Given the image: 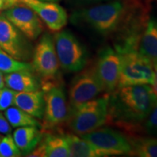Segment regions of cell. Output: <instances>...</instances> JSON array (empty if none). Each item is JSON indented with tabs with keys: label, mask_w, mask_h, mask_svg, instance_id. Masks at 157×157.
<instances>
[{
	"label": "cell",
	"mask_w": 157,
	"mask_h": 157,
	"mask_svg": "<svg viewBox=\"0 0 157 157\" xmlns=\"http://www.w3.org/2000/svg\"><path fill=\"white\" fill-rule=\"evenodd\" d=\"M22 70H33L31 63L20 61L0 49V71L7 74Z\"/></svg>",
	"instance_id": "obj_22"
},
{
	"label": "cell",
	"mask_w": 157,
	"mask_h": 157,
	"mask_svg": "<svg viewBox=\"0 0 157 157\" xmlns=\"http://www.w3.org/2000/svg\"><path fill=\"white\" fill-rule=\"evenodd\" d=\"M24 1H26V0H17V3H18V5H21V4H22Z\"/></svg>",
	"instance_id": "obj_32"
},
{
	"label": "cell",
	"mask_w": 157,
	"mask_h": 157,
	"mask_svg": "<svg viewBox=\"0 0 157 157\" xmlns=\"http://www.w3.org/2000/svg\"><path fill=\"white\" fill-rule=\"evenodd\" d=\"M82 1H84V2H101V1H103V0H82Z\"/></svg>",
	"instance_id": "obj_31"
},
{
	"label": "cell",
	"mask_w": 157,
	"mask_h": 157,
	"mask_svg": "<svg viewBox=\"0 0 157 157\" xmlns=\"http://www.w3.org/2000/svg\"><path fill=\"white\" fill-rule=\"evenodd\" d=\"M156 101L149 84L117 87L109 94L108 118L119 126L135 127L146 120Z\"/></svg>",
	"instance_id": "obj_1"
},
{
	"label": "cell",
	"mask_w": 157,
	"mask_h": 157,
	"mask_svg": "<svg viewBox=\"0 0 157 157\" xmlns=\"http://www.w3.org/2000/svg\"><path fill=\"white\" fill-rule=\"evenodd\" d=\"M67 142L71 156L73 157H100L99 153L90 143L75 134L64 135Z\"/></svg>",
	"instance_id": "obj_19"
},
{
	"label": "cell",
	"mask_w": 157,
	"mask_h": 157,
	"mask_svg": "<svg viewBox=\"0 0 157 157\" xmlns=\"http://www.w3.org/2000/svg\"><path fill=\"white\" fill-rule=\"evenodd\" d=\"M28 39L3 13H0V49L16 60L26 62L33 55Z\"/></svg>",
	"instance_id": "obj_8"
},
{
	"label": "cell",
	"mask_w": 157,
	"mask_h": 157,
	"mask_svg": "<svg viewBox=\"0 0 157 157\" xmlns=\"http://www.w3.org/2000/svg\"><path fill=\"white\" fill-rule=\"evenodd\" d=\"M2 137H3V136L1 135V133H0V141L2 140Z\"/></svg>",
	"instance_id": "obj_33"
},
{
	"label": "cell",
	"mask_w": 157,
	"mask_h": 157,
	"mask_svg": "<svg viewBox=\"0 0 157 157\" xmlns=\"http://www.w3.org/2000/svg\"><path fill=\"white\" fill-rule=\"evenodd\" d=\"M4 114L8 120L10 124L13 128L34 126L42 128V124L37 120L36 118L19 109L18 107L13 105L5 111Z\"/></svg>",
	"instance_id": "obj_20"
},
{
	"label": "cell",
	"mask_w": 157,
	"mask_h": 157,
	"mask_svg": "<svg viewBox=\"0 0 157 157\" xmlns=\"http://www.w3.org/2000/svg\"><path fill=\"white\" fill-rule=\"evenodd\" d=\"M109 93L96 98L68 111V125L72 132L82 135L99 128L106 122Z\"/></svg>",
	"instance_id": "obj_3"
},
{
	"label": "cell",
	"mask_w": 157,
	"mask_h": 157,
	"mask_svg": "<svg viewBox=\"0 0 157 157\" xmlns=\"http://www.w3.org/2000/svg\"><path fill=\"white\" fill-rule=\"evenodd\" d=\"M145 127L149 135L157 137V101L147 117Z\"/></svg>",
	"instance_id": "obj_25"
},
{
	"label": "cell",
	"mask_w": 157,
	"mask_h": 157,
	"mask_svg": "<svg viewBox=\"0 0 157 157\" xmlns=\"http://www.w3.org/2000/svg\"><path fill=\"white\" fill-rule=\"evenodd\" d=\"M99 153L101 156L132 154L129 140L112 128H98L92 132L80 135Z\"/></svg>",
	"instance_id": "obj_7"
},
{
	"label": "cell",
	"mask_w": 157,
	"mask_h": 157,
	"mask_svg": "<svg viewBox=\"0 0 157 157\" xmlns=\"http://www.w3.org/2000/svg\"><path fill=\"white\" fill-rule=\"evenodd\" d=\"M123 12V4L117 0L76 11L71 17V21L74 24L86 25L98 34L106 36L117 28Z\"/></svg>",
	"instance_id": "obj_2"
},
{
	"label": "cell",
	"mask_w": 157,
	"mask_h": 157,
	"mask_svg": "<svg viewBox=\"0 0 157 157\" xmlns=\"http://www.w3.org/2000/svg\"><path fill=\"white\" fill-rule=\"evenodd\" d=\"M137 50L152 63L157 60V19L152 17L146 23Z\"/></svg>",
	"instance_id": "obj_18"
},
{
	"label": "cell",
	"mask_w": 157,
	"mask_h": 157,
	"mask_svg": "<svg viewBox=\"0 0 157 157\" xmlns=\"http://www.w3.org/2000/svg\"><path fill=\"white\" fill-rule=\"evenodd\" d=\"M153 66H154V82L152 83V89L154 90L155 95H156L157 98V60L153 62Z\"/></svg>",
	"instance_id": "obj_27"
},
{
	"label": "cell",
	"mask_w": 157,
	"mask_h": 157,
	"mask_svg": "<svg viewBox=\"0 0 157 157\" xmlns=\"http://www.w3.org/2000/svg\"><path fill=\"white\" fill-rule=\"evenodd\" d=\"M104 91L95 67V64L84 67L77 72L71 82L68 91V111L92 101Z\"/></svg>",
	"instance_id": "obj_6"
},
{
	"label": "cell",
	"mask_w": 157,
	"mask_h": 157,
	"mask_svg": "<svg viewBox=\"0 0 157 157\" xmlns=\"http://www.w3.org/2000/svg\"><path fill=\"white\" fill-rule=\"evenodd\" d=\"M12 132V127L5 115L0 111V133L3 135L10 134Z\"/></svg>",
	"instance_id": "obj_26"
},
{
	"label": "cell",
	"mask_w": 157,
	"mask_h": 157,
	"mask_svg": "<svg viewBox=\"0 0 157 157\" xmlns=\"http://www.w3.org/2000/svg\"><path fill=\"white\" fill-rule=\"evenodd\" d=\"M16 91L7 87L0 88V111H5L6 109L14 105Z\"/></svg>",
	"instance_id": "obj_24"
},
{
	"label": "cell",
	"mask_w": 157,
	"mask_h": 157,
	"mask_svg": "<svg viewBox=\"0 0 157 157\" xmlns=\"http://www.w3.org/2000/svg\"><path fill=\"white\" fill-rule=\"evenodd\" d=\"M21 5H25L32 9L50 31L62 30L67 23L68 15L66 10L56 2L41 0H26Z\"/></svg>",
	"instance_id": "obj_13"
},
{
	"label": "cell",
	"mask_w": 157,
	"mask_h": 157,
	"mask_svg": "<svg viewBox=\"0 0 157 157\" xmlns=\"http://www.w3.org/2000/svg\"><path fill=\"white\" fill-rule=\"evenodd\" d=\"M5 87L16 92H30L41 90V80L32 70H22L4 76Z\"/></svg>",
	"instance_id": "obj_16"
},
{
	"label": "cell",
	"mask_w": 157,
	"mask_h": 157,
	"mask_svg": "<svg viewBox=\"0 0 157 157\" xmlns=\"http://www.w3.org/2000/svg\"><path fill=\"white\" fill-rule=\"evenodd\" d=\"M29 156L69 157L71 155L64 135L47 133Z\"/></svg>",
	"instance_id": "obj_14"
},
{
	"label": "cell",
	"mask_w": 157,
	"mask_h": 157,
	"mask_svg": "<svg viewBox=\"0 0 157 157\" xmlns=\"http://www.w3.org/2000/svg\"><path fill=\"white\" fill-rule=\"evenodd\" d=\"M2 13L30 40H36L42 34L44 28L41 18L28 6H13L5 10Z\"/></svg>",
	"instance_id": "obj_12"
},
{
	"label": "cell",
	"mask_w": 157,
	"mask_h": 157,
	"mask_svg": "<svg viewBox=\"0 0 157 157\" xmlns=\"http://www.w3.org/2000/svg\"><path fill=\"white\" fill-rule=\"evenodd\" d=\"M31 66L42 79L58 76L60 65L53 38L50 34L46 33L39 40L33 51Z\"/></svg>",
	"instance_id": "obj_10"
},
{
	"label": "cell",
	"mask_w": 157,
	"mask_h": 157,
	"mask_svg": "<svg viewBox=\"0 0 157 157\" xmlns=\"http://www.w3.org/2000/svg\"><path fill=\"white\" fill-rule=\"evenodd\" d=\"M0 2L5 5L6 10L10 8V7H13V6L18 5L17 0H0Z\"/></svg>",
	"instance_id": "obj_28"
},
{
	"label": "cell",
	"mask_w": 157,
	"mask_h": 157,
	"mask_svg": "<svg viewBox=\"0 0 157 157\" xmlns=\"http://www.w3.org/2000/svg\"><path fill=\"white\" fill-rule=\"evenodd\" d=\"M44 93L42 90L30 92H17L14 105L33 116L42 119L44 111Z\"/></svg>",
	"instance_id": "obj_15"
},
{
	"label": "cell",
	"mask_w": 157,
	"mask_h": 157,
	"mask_svg": "<svg viewBox=\"0 0 157 157\" xmlns=\"http://www.w3.org/2000/svg\"><path fill=\"white\" fill-rule=\"evenodd\" d=\"M53 40L59 65L64 71L78 72L87 66V49L71 31H59Z\"/></svg>",
	"instance_id": "obj_4"
},
{
	"label": "cell",
	"mask_w": 157,
	"mask_h": 157,
	"mask_svg": "<svg viewBox=\"0 0 157 157\" xmlns=\"http://www.w3.org/2000/svg\"><path fill=\"white\" fill-rule=\"evenodd\" d=\"M117 87L137 84H152L154 82L153 63L138 50L124 52Z\"/></svg>",
	"instance_id": "obj_5"
},
{
	"label": "cell",
	"mask_w": 157,
	"mask_h": 157,
	"mask_svg": "<svg viewBox=\"0 0 157 157\" xmlns=\"http://www.w3.org/2000/svg\"><path fill=\"white\" fill-rule=\"evenodd\" d=\"M43 130L56 128L67 121L68 106L62 84H57L45 90Z\"/></svg>",
	"instance_id": "obj_9"
},
{
	"label": "cell",
	"mask_w": 157,
	"mask_h": 157,
	"mask_svg": "<svg viewBox=\"0 0 157 157\" xmlns=\"http://www.w3.org/2000/svg\"><path fill=\"white\" fill-rule=\"evenodd\" d=\"M39 128L34 126L18 127L13 132V138L23 156H29L42 140L44 133Z\"/></svg>",
	"instance_id": "obj_17"
},
{
	"label": "cell",
	"mask_w": 157,
	"mask_h": 157,
	"mask_svg": "<svg viewBox=\"0 0 157 157\" xmlns=\"http://www.w3.org/2000/svg\"><path fill=\"white\" fill-rule=\"evenodd\" d=\"M132 154L140 157H157V138L138 137L129 141Z\"/></svg>",
	"instance_id": "obj_21"
},
{
	"label": "cell",
	"mask_w": 157,
	"mask_h": 157,
	"mask_svg": "<svg viewBox=\"0 0 157 157\" xmlns=\"http://www.w3.org/2000/svg\"><path fill=\"white\" fill-rule=\"evenodd\" d=\"M4 74L2 72L0 71V88H2L5 87V78H4Z\"/></svg>",
	"instance_id": "obj_29"
},
{
	"label": "cell",
	"mask_w": 157,
	"mask_h": 157,
	"mask_svg": "<svg viewBox=\"0 0 157 157\" xmlns=\"http://www.w3.org/2000/svg\"><path fill=\"white\" fill-rule=\"evenodd\" d=\"M41 1L49 2H57L60 1V0H41Z\"/></svg>",
	"instance_id": "obj_30"
},
{
	"label": "cell",
	"mask_w": 157,
	"mask_h": 157,
	"mask_svg": "<svg viewBox=\"0 0 157 157\" xmlns=\"http://www.w3.org/2000/svg\"><path fill=\"white\" fill-rule=\"evenodd\" d=\"M21 156L23 155L17 148L11 133L2 137L0 141V157H18Z\"/></svg>",
	"instance_id": "obj_23"
},
{
	"label": "cell",
	"mask_w": 157,
	"mask_h": 157,
	"mask_svg": "<svg viewBox=\"0 0 157 157\" xmlns=\"http://www.w3.org/2000/svg\"><path fill=\"white\" fill-rule=\"evenodd\" d=\"M121 66V56L116 49L106 46L100 51L95 67L104 91L111 93L117 89Z\"/></svg>",
	"instance_id": "obj_11"
}]
</instances>
